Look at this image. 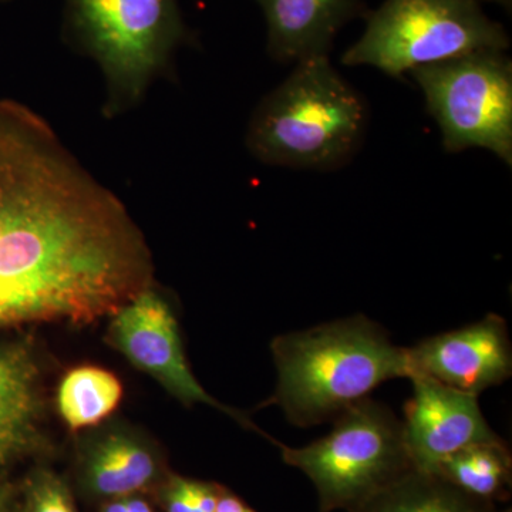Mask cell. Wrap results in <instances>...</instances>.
I'll use <instances>...</instances> for the list:
<instances>
[{
    "instance_id": "cell-1",
    "label": "cell",
    "mask_w": 512,
    "mask_h": 512,
    "mask_svg": "<svg viewBox=\"0 0 512 512\" xmlns=\"http://www.w3.org/2000/svg\"><path fill=\"white\" fill-rule=\"evenodd\" d=\"M110 268L92 174L39 113L0 99V328L89 322Z\"/></svg>"
},
{
    "instance_id": "cell-2",
    "label": "cell",
    "mask_w": 512,
    "mask_h": 512,
    "mask_svg": "<svg viewBox=\"0 0 512 512\" xmlns=\"http://www.w3.org/2000/svg\"><path fill=\"white\" fill-rule=\"evenodd\" d=\"M271 352L278 383L265 406L298 427L333 420L387 380L412 376L407 348L363 315L276 336Z\"/></svg>"
},
{
    "instance_id": "cell-3",
    "label": "cell",
    "mask_w": 512,
    "mask_h": 512,
    "mask_svg": "<svg viewBox=\"0 0 512 512\" xmlns=\"http://www.w3.org/2000/svg\"><path fill=\"white\" fill-rule=\"evenodd\" d=\"M369 128L366 100L329 56L295 63L249 119L245 146L259 163L333 171L359 153Z\"/></svg>"
},
{
    "instance_id": "cell-4",
    "label": "cell",
    "mask_w": 512,
    "mask_h": 512,
    "mask_svg": "<svg viewBox=\"0 0 512 512\" xmlns=\"http://www.w3.org/2000/svg\"><path fill=\"white\" fill-rule=\"evenodd\" d=\"M64 30L99 66L107 117L137 107L187 39L178 0H64Z\"/></svg>"
},
{
    "instance_id": "cell-5",
    "label": "cell",
    "mask_w": 512,
    "mask_h": 512,
    "mask_svg": "<svg viewBox=\"0 0 512 512\" xmlns=\"http://www.w3.org/2000/svg\"><path fill=\"white\" fill-rule=\"evenodd\" d=\"M288 466L302 471L318 493L322 512H357L394 481L414 470L403 421L366 397L333 419V429L308 446L275 440Z\"/></svg>"
},
{
    "instance_id": "cell-6",
    "label": "cell",
    "mask_w": 512,
    "mask_h": 512,
    "mask_svg": "<svg viewBox=\"0 0 512 512\" xmlns=\"http://www.w3.org/2000/svg\"><path fill=\"white\" fill-rule=\"evenodd\" d=\"M508 47L507 30L480 0H384L367 13L365 32L343 53L342 63L400 79L426 64Z\"/></svg>"
},
{
    "instance_id": "cell-7",
    "label": "cell",
    "mask_w": 512,
    "mask_h": 512,
    "mask_svg": "<svg viewBox=\"0 0 512 512\" xmlns=\"http://www.w3.org/2000/svg\"><path fill=\"white\" fill-rule=\"evenodd\" d=\"M440 128L447 153L483 148L512 165V62L504 50H481L409 73Z\"/></svg>"
},
{
    "instance_id": "cell-8",
    "label": "cell",
    "mask_w": 512,
    "mask_h": 512,
    "mask_svg": "<svg viewBox=\"0 0 512 512\" xmlns=\"http://www.w3.org/2000/svg\"><path fill=\"white\" fill-rule=\"evenodd\" d=\"M151 285L111 316L110 339L116 349L126 356L131 365L157 380L185 406L205 404L214 407L247 429L258 431L266 439L274 441L245 414L218 402L198 382L185 357L173 309Z\"/></svg>"
},
{
    "instance_id": "cell-9",
    "label": "cell",
    "mask_w": 512,
    "mask_h": 512,
    "mask_svg": "<svg viewBox=\"0 0 512 512\" xmlns=\"http://www.w3.org/2000/svg\"><path fill=\"white\" fill-rule=\"evenodd\" d=\"M413 394L404 407V441L414 470L436 473L464 448L501 441L485 420L478 397L429 376L410 377Z\"/></svg>"
},
{
    "instance_id": "cell-10",
    "label": "cell",
    "mask_w": 512,
    "mask_h": 512,
    "mask_svg": "<svg viewBox=\"0 0 512 512\" xmlns=\"http://www.w3.org/2000/svg\"><path fill=\"white\" fill-rule=\"evenodd\" d=\"M412 376H429L458 392L480 396L512 375V346L504 318L488 313L407 348Z\"/></svg>"
},
{
    "instance_id": "cell-11",
    "label": "cell",
    "mask_w": 512,
    "mask_h": 512,
    "mask_svg": "<svg viewBox=\"0 0 512 512\" xmlns=\"http://www.w3.org/2000/svg\"><path fill=\"white\" fill-rule=\"evenodd\" d=\"M264 12L266 50L279 63L329 56L340 30L367 15L363 0H255Z\"/></svg>"
},
{
    "instance_id": "cell-12",
    "label": "cell",
    "mask_w": 512,
    "mask_h": 512,
    "mask_svg": "<svg viewBox=\"0 0 512 512\" xmlns=\"http://www.w3.org/2000/svg\"><path fill=\"white\" fill-rule=\"evenodd\" d=\"M39 367L25 346H0V467L42 443Z\"/></svg>"
},
{
    "instance_id": "cell-13",
    "label": "cell",
    "mask_w": 512,
    "mask_h": 512,
    "mask_svg": "<svg viewBox=\"0 0 512 512\" xmlns=\"http://www.w3.org/2000/svg\"><path fill=\"white\" fill-rule=\"evenodd\" d=\"M160 461L154 451L127 433L101 436L84 448L79 481L84 493L99 500L140 494L157 483Z\"/></svg>"
},
{
    "instance_id": "cell-14",
    "label": "cell",
    "mask_w": 512,
    "mask_h": 512,
    "mask_svg": "<svg viewBox=\"0 0 512 512\" xmlns=\"http://www.w3.org/2000/svg\"><path fill=\"white\" fill-rule=\"evenodd\" d=\"M357 512H494V508L439 474L412 470Z\"/></svg>"
},
{
    "instance_id": "cell-15",
    "label": "cell",
    "mask_w": 512,
    "mask_h": 512,
    "mask_svg": "<svg viewBox=\"0 0 512 512\" xmlns=\"http://www.w3.org/2000/svg\"><path fill=\"white\" fill-rule=\"evenodd\" d=\"M123 386L116 375L96 366L70 370L57 390V409L70 430L96 426L117 409Z\"/></svg>"
},
{
    "instance_id": "cell-16",
    "label": "cell",
    "mask_w": 512,
    "mask_h": 512,
    "mask_svg": "<svg viewBox=\"0 0 512 512\" xmlns=\"http://www.w3.org/2000/svg\"><path fill=\"white\" fill-rule=\"evenodd\" d=\"M511 454L504 440L474 444L458 451L436 473L464 493L493 503L511 484Z\"/></svg>"
},
{
    "instance_id": "cell-17",
    "label": "cell",
    "mask_w": 512,
    "mask_h": 512,
    "mask_svg": "<svg viewBox=\"0 0 512 512\" xmlns=\"http://www.w3.org/2000/svg\"><path fill=\"white\" fill-rule=\"evenodd\" d=\"M22 512H79L69 485L55 471L37 470L25 488Z\"/></svg>"
},
{
    "instance_id": "cell-18",
    "label": "cell",
    "mask_w": 512,
    "mask_h": 512,
    "mask_svg": "<svg viewBox=\"0 0 512 512\" xmlns=\"http://www.w3.org/2000/svg\"><path fill=\"white\" fill-rule=\"evenodd\" d=\"M165 512H202L195 494V480L173 476L161 490Z\"/></svg>"
},
{
    "instance_id": "cell-19",
    "label": "cell",
    "mask_w": 512,
    "mask_h": 512,
    "mask_svg": "<svg viewBox=\"0 0 512 512\" xmlns=\"http://www.w3.org/2000/svg\"><path fill=\"white\" fill-rule=\"evenodd\" d=\"M215 512H256L252 510L247 503L237 497V495L229 493V491L222 490L220 500H218Z\"/></svg>"
},
{
    "instance_id": "cell-20",
    "label": "cell",
    "mask_w": 512,
    "mask_h": 512,
    "mask_svg": "<svg viewBox=\"0 0 512 512\" xmlns=\"http://www.w3.org/2000/svg\"><path fill=\"white\" fill-rule=\"evenodd\" d=\"M126 505L128 512H154L153 507L148 504V501L138 494L126 497Z\"/></svg>"
},
{
    "instance_id": "cell-21",
    "label": "cell",
    "mask_w": 512,
    "mask_h": 512,
    "mask_svg": "<svg viewBox=\"0 0 512 512\" xmlns=\"http://www.w3.org/2000/svg\"><path fill=\"white\" fill-rule=\"evenodd\" d=\"M100 512H128L126 498H114L104 503Z\"/></svg>"
},
{
    "instance_id": "cell-22",
    "label": "cell",
    "mask_w": 512,
    "mask_h": 512,
    "mask_svg": "<svg viewBox=\"0 0 512 512\" xmlns=\"http://www.w3.org/2000/svg\"><path fill=\"white\" fill-rule=\"evenodd\" d=\"M10 497H12V491L8 485L0 484V512L8 511Z\"/></svg>"
},
{
    "instance_id": "cell-23",
    "label": "cell",
    "mask_w": 512,
    "mask_h": 512,
    "mask_svg": "<svg viewBox=\"0 0 512 512\" xmlns=\"http://www.w3.org/2000/svg\"><path fill=\"white\" fill-rule=\"evenodd\" d=\"M490 2L497 3V5L501 6L505 12L511 13L512 0H490Z\"/></svg>"
},
{
    "instance_id": "cell-24",
    "label": "cell",
    "mask_w": 512,
    "mask_h": 512,
    "mask_svg": "<svg viewBox=\"0 0 512 512\" xmlns=\"http://www.w3.org/2000/svg\"><path fill=\"white\" fill-rule=\"evenodd\" d=\"M503 512H511V511H510V510H508V511H507V510H505V511H503Z\"/></svg>"
},
{
    "instance_id": "cell-25",
    "label": "cell",
    "mask_w": 512,
    "mask_h": 512,
    "mask_svg": "<svg viewBox=\"0 0 512 512\" xmlns=\"http://www.w3.org/2000/svg\"><path fill=\"white\" fill-rule=\"evenodd\" d=\"M0 2H3V0H0Z\"/></svg>"
},
{
    "instance_id": "cell-26",
    "label": "cell",
    "mask_w": 512,
    "mask_h": 512,
    "mask_svg": "<svg viewBox=\"0 0 512 512\" xmlns=\"http://www.w3.org/2000/svg\"><path fill=\"white\" fill-rule=\"evenodd\" d=\"M6 512H9V511H6Z\"/></svg>"
}]
</instances>
